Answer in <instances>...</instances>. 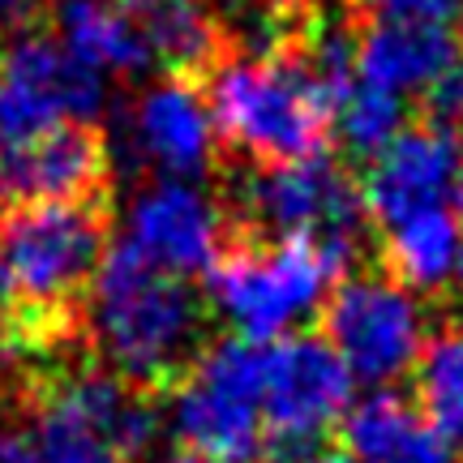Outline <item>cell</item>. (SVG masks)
Here are the masks:
<instances>
[{"label": "cell", "mask_w": 463, "mask_h": 463, "mask_svg": "<svg viewBox=\"0 0 463 463\" xmlns=\"http://www.w3.org/2000/svg\"><path fill=\"white\" fill-rule=\"evenodd\" d=\"M103 253L108 223L90 198L14 202L0 215V352L61 339Z\"/></svg>", "instance_id": "6da1fadb"}, {"label": "cell", "mask_w": 463, "mask_h": 463, "mask_svg": "<svg viewBox=\"0 0 463 463\" xmlns=\"http://www.w3.org/2000/svg\"><path fill=\"white\" fill-rule=\"evenodd\" d=\"M86 335L103 364L133 386L172 378L189 364L202 335V305L189 279L142 262L133 249L103 253L82 297Z\"/></svg>", "instance_id": "7a4b0ae2"}, {"label": "cell", "mask_w": 463, "mask_h": 463, "mask_svg": "<svg viewBox=\"0 0 463 463\" xmlns=\"http://www.w3.org/2000/svg\"><path fill=\"white\" fill-rule=\"evenodd\" d=\"M206 103L219 142L253 164L322 155L331 137V95L300 52H241L211 69Z\"/></svg>", "instance_id": "3957f363"}, {"label": "cell", "mask_w": 463, "mask_h": 463, "mask_svg": "<svg viewBox=\"0 0 463 463\" xmlns=\"http://www.w3.org/2000/svg\"><path fill=\"white\" fill-rule=\"evenodd\" d=\"M352 241L326 236H275L270 245L228 249L202 275L206 300L232 335L270 344L322 314L352 262Z\"/></svg>", "instance_id": "277c9868"}, {"label": "cell", "mask_w": 463, "mask_h": 463, "mask_svg": "<svg viewBox=\"0 0 463 463\" xmlns=\"http://www.w3.org/2000/svg\"><path fill=\"white\" fill-rule=\"evenodd\" d=\"M159 430L164 416L142 386L103 364L43 382L26 442L34 463H137Z\"/></svg>", "instance_id": "5b68a950"}, {"label": "cell", "mask_w": 463, "mask_h": 463, "mask_svg": "<svg viewBox=\"0 0 463 463\" xmlns=\"http://www.w3.org/2000/svg\"><path fill=\"white\" fill-rule=\"evenodd\" d=\"M164 425L181 450L211 463L262 459V344L228 335L189 356L184 378L167 399Z\"/></svg>", "instance_id": "8992f818"}, {"label": "cell", "mask_w": 463, "mask_h": 463, "mask_svg": "<svg viewBox=\"0 0 463 463\" xmlns=\"http://www.w3.org/2000/svg\"><path fill=\"white\" fill-rule=\"evenodd\" d=\"M322 339L344 361L352 382H364L369 391L408 378L425 352V339L433 335L420 292L403 288L391 275L339 279L322 305Z\"/></svg>", "instance_id": "52a82bcc"}, {"label": "cell", "mask_w": 463, "mask_h": 463, "mask_svg": "<svg viewBox=\"0 0 463 463\" xmlns=\"http://www.w3.org/2000/svg\"><path fill=\"white\" fill-rule=\"evenodd\" d=\"M108 103V82L82 69L56 39L34 31L5 34L0 43V146L26 142L34 133L95 116Z\"/></svg>", "instance_id": "ba28073f"}, {"label": "cell", "mask_w": 463, "mask_h": 463, "mask_svg": "<svg viewBox=\"0 0 463 463\" xmlns=\"http://www.w3.org/2000/svg\"><path fill=\"white\" fill-rule=\"evenodd\" d=\"M356 382L326 339L283 335L262 344V420L283 447H317L344 420Z\"/></svg>", "instance_id": "9c48e42d"}, {"label": "cell", "mask_w": 463, "mask_h": 463, "mask_svg": "<svg viewBox=\"0 0 463 463\" xmlns=\"http://www.w3.org/2000/svg\"><path fill=\"white\" fill-rule=\"evenodd\" d=\"M241 206L270 236H326L356 245L364 223L361 189L344 167L322 155L258 164L241 184Z\"/></svg>", "instance_id": "30bf717a"}, {"label": "cell", "mask_w": 463, "mask_h": 463, "mask_svg": "<svg viewBox=\"0 0 463 463\" xmlns=\"http://www.w3.org/2000/svg\"><path fill=\"white\" fill-rule=\"evenodd\" d=\"M223 232H228L223 206L206 184L155 176L125 206L120 245L176 279H198L223 253Z\"/></svg>", "instance_id": "8fae6325"}, {"label": "cell", "mask_w": 463, "mask_h": 463, "mask_svg": "<svg viewBox=\"0 0 463 463\" xmlns=\"http://www.w3.org/2000/svg\"><path fill=\"white\" fill-rule=\"evenodd\" d=\"M125 155L150 176H181L202 181L219 150V129L206 90L181 73H167L159 82H146L120 120Z\"/></svg>", "instance_id": "7c38bea8"}, {"label": "cell", "mask_w": 463, "mask_h": 463, "mask_svg": "<svg viewBox=\"0 0 463 463\" xmlns=\"http://www.w3.org/2000/svg\"><path fill=\"white\" fill-rule=\"evenodd\" d=\"M463 167V133L450 120L403 125L386 146L369 159V176L361 184L364 215L373 223H395L412 211L450 206L455 181Z\"/></svg>", "instance_id": "4fadbf2b"}, {"label": "cell", "mask_w": 463, "mask_h": 463, "mask_svg": "<svg viewBox=\"0 0 463 463\" xmlns=\"http://www.w3.org/2000/svg\"><path fill=\"white\" fill-rule=\"evenodd\" d=\"M108 176V146L82 120H69L0 146V202H82Z\"/></svg>", "instance_id": "5bb4252c"}, {"label": "cell", "mask_w": 463, "mask_h": 463, "mask_svg": "<svg viewBox=\"0 0 463 463\" xmlns=\"http://www.w3.org/2000/svg\"><path fill=\"white\" fill-rule=\"evenodd\" d=\"M459 65V39L438 22H373L356 34V78L399 99H430Z\"/></svg>", "instance_id": "9a60e30c"}, {"label": "cell", "mask_w": 463, "mask_h": 463, "mask_svg": "<svg viewBox=\"0 0 463 463\" xmlns=\"http://www.w3.org/2000/svg\"><path fill=\"white\" fill-rule=\"evenodd\" d=\"M339 430L356 463H459V450L420 412V403L395 395L391 386L352 399Z\"/></svg>", "instance_id": "2e32d148"}, {"label": "cell", "mask_w": 463, "mask_h": 463, "mask_svg": "<svg viewBox=\"0 0 463 463\" xmlns=\"http://www.w3.org/2000/svg\"><path fill=\"white\" fill-rule=\"evenodd\" d=\"M52 26H56L52 39L82 69L99 73L103 82L137 78L150 69L146 39L125 0H56Z\"/></svg>", "instance_id": "e0dca14e"}, {"label": "cell", "mask_w": 463, "mask_h": 463, "mask_svg": "<svg viewBox=\"0 0 463 463\" xmlns=\"http://www.w3.org/2000/svg\"><path fill=\"white\" fill-rule=\"evenodd\" d=\"M463 249V219L455 206H430L382 223V258L386 275L412 292H442L455 283Z\"/></svg>", "instance_id": "ac0fdd59"}, {"label": "cell", "mask_w": 463, "mask_h": 463, "mask_svg": "<svg viewBox=\"0 0 463 463\" xmlns=\"http://www.w3.org/2000/svg\"><path fill=\"white\" fill-rule=\"evenodd\" d=\"M146 39L150 65L167 73L206 69L219 52V22L206 0H125Z\"/></svg>", "instance_id": "d6986e66"}, {"label": "cell", "mask_w": 463, "mask_h": 463, "mask_svg": "<svg viewBox=\"0 0 463 463\" xmlns=\"http://www.w3.org/2000/svg\"><path fill=\"white\" fill-rule=\"evenodd\" d=\"M403 108H408V99H399V95L352 73L331 95V133L339 137L344 150L373 159L403 129Z\"/></svg>", "instance_id": "ffe728a7"}, {"label": "cell", "mask_w": 463, "mask_h": 463, "mask_svg": "<svg viewBox=\"0 0 463 463\" xmlns=\"http://www.w3.org/2000/svg\"><path fill=\"white\" fill-rule=\"evenodd\" d=\"M416 403L463 455V331H438L416 361Z\"/></svg>", "instance_id": "44dd1931"}, {"label": "cell", "mask_w": 463, "mask_h": 463, "mask_svg": "<svg viewBox=\"0 0 463 463\" xmlns=\"http://www.w3.org/2000/svg\"><path fill=\"white\" fill-rule=\"evenodd\" d=\"M347 5L369 14L373 22H438V26H455L463 17V0H347Z\"/></svg>", "instance_id": "7402d4cb"}, {"label": "cell", "mask_w": 463, "mask_h": 463, "mask_svg": "<svg viewBox=\"0 0 463 463\" xmlns=\"http://www.w3.org/2000/svg\"><path fill=\"white\" fill-rule=\"evenodd\" d=\"M48 9V0H0V34L31 31V22Z\"/></svg>", "instance_id": "603a6c76"}, {"label": "cell", "mask_w": 463, "mask_h": 463, "mask_svg": "<svg viewBox=\"0 0 463 463\" xmlns=\"http://www.w3.org/2000/svg\"><path fill=\"white\" fill-rule=\"evenodd\" d=\"M266 463H356V459H352L347 450H335V447H292Z\"/></svg>", "instance_id": "cb8c5ba5"}, {"label": "cell", "mask_w": 463, "mask_h": 463, "mask_svg": "<svg viewBox=\"0 0 463 463\" xmlns=\"http://www.w3.org/2000/svg\"><path fill=\"white\" fill-rule=\"evenodd\" d=\"M0 463H34L26 433H17L5 416H0Z\"/></svg>", "instance_id": "d4e9b609"}, {"label": "cell", "mask_w": 463, "mask_h": 463, "mask_svg": "<svg viewBox=\"0 0 463 463\" xmlns=\"http://www.w3.org/2000/svg\"><path fill=\"white\" fill-rule=\"evenodd\" d=\"M258 9H266V14H292V9H300V5H309V0H253Z\"/></svg>", "instance_id": "484cf974"}, {"label": "cell", "mask_w": 463, "mask_h": 463, "mask_svg": "<svg viewBox=\"0 0 463 463\" xmlns=\"http://www.w3.org/2000/svg\"><path fill=\"white\" fill-rule=\"evenodd\" d=\"M159 463H211V459H202V455H189V450H176V455H164Z\"/></svg>", "instance_id": "4316f807"}, {"label": "cell", "mask_w": 463, "mask_h": 463, "mask_svg": "<svg viewBox=\"0 0 463 463\" xmlns=\"http://www.w3.org/2000/svg\"><path fill=\"white\" fill-rule=\"evenodd\" d=\"M450 206H455V215L463 219V167H459V181H455V194H450Z\"/></svg>", "instance_id": "83f0119b"}, {"label": "cell", "mask_w": 463, "mask_h": 463, "mask_svg": "<svg viewBox=\"0 0 463 463\" xmlns=\"http://www.w3.org/2000/svg\"><path fill=\"white\" fill-rule=\"evenodd\" d=\"M450 288H459L463 292V249H459V266H455V283H450Z\"/></svg>", "instance_id": "f1b7e54d"}]
</instances>
